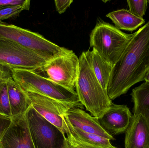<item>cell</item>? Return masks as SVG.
Instances as JSON below:
<instances>
[{
  "mask_svg": "<svg viewBox=\"0 0 149 148\" xmlns=\"http://www.w3.org/2000/svg\"><path fill=\"white\" fill-rule=\"evenodd\" d=\"M12 117L0 114V141L9 127Z\"/></svg>",
  "mask_w": 149,
  "mask_h": 148,
  "instance_id": "23",
  "label": "cell"
},
{
  "mask_svg": "<svg viewBox=\"0 0 149 148\" xmlns=\"http://www.w3.org/2000/svg\"><path fill=\"white\" fill-rule=\"evenodd\" d=\"M149 69V21L133 34L121 56L113 66L107 89L111 101L144 81Z\"/></svg>",
  "mask_w": 149,
  "mask_h": 148,
  "instance_id": "1",
  "label": "cell"
},
{
  "mask_svg": "<svg viewBox=\"0 0 149 148\" xmlns=\"http://www.w3.org/2000/svg\"><path fill=\"white\" fill-rule=\"evenodd\" d=\"M12 77L25 92L39 94L60 102L82 108L76 92H72L35 71L11 69Z\"/></svg>",
  "mask_w": 149,
  "mask_h": 148,
  "instance_id": "3",
  "label": "cell"
},
{
  "mask_svg": "<svg viewBox=\"0 0 149 148\" xmlns=\"http://www.w3.org/2000/svg\"><path fill=\"white\" fill-rule=\"evenodd\" d=\"M134 103V115H141L149 125V83L145 82L133 89L131 94Z\"/></svg>",
  "mask_w": 149,
  "mask_h": 148,
  "instance_id": "17",
  "label": "cell"
},
{
  "mask_svg": "<svg viewBox=\"0 0 149 148\" xmlns=\"http://www.w3.org/2000/svg\"><path fill=\"white\" fill-rule=\"evenodd\" d=\"M133 116L127 106L112 103L110 107L100 118H97L101 127L109 135L114 136L126 132Z\"/></svg>",
  "mask_w": 149,
  "mask_h": 148,
  "instance_id": "11",
  "label": "cell"
},
{
  "mask_svg": "<svg viewBox=\"0 0 149 148\" xmlns=\"http://www.w3.org/2000/svg\"><path fill=\"white\" fill-rule=\"evenodd\" d=\"M133 36L107 23L100 22L92 30L90 44L101 57L113 66L123 54Z\"/></svg>",
  "mask_w": 149,
  "mask_h": 148,
  "instance_id": "4",
  "label": "cell"
},
{
  "mask_svg": "<svg viewBox=\"0 0 149 148\" xmlns=\"http://www.w3.org/2000/svg\"><path fill=\"white\" fill-rule=\"evenodd\" d=\"M84 53L86 59L95 75L103 89L107 90L113 66L104 61L94 49Z\"/></svg>",
  "mask_w": 149,
  "mask_h": 148,
  "instance_id": "15",
  "label": "cell"
},
{
  "mask_svg": "<svg viewBox=\"0 0 149 148\" xmlns=\"http://www.w3.org/2000/svg\"><path fill=\"white\" fill-rule=\"evenodd\" d=\"M0 114L12 117L8 94L7 81H0Z\"/></svg>",
  "mask_w": 149,
  "mask_h": 148,
  "instance_id": "20",
  "label": "cell"
},
{
  "mask_svg": "<svg viewBox=\"0 0 149 148\" xmlns=\"http://www.w3.org/2000/svg\"><path fill=\"white\" fill-rule=\"evenodd\" d=\"M79 68L76 83V93L81 103L94 117L100 118L112 104L83 52L79 58Z\"/></svg>",
  "mask_w": 149,
  "mask_h": 148,
  "instance_id": "2",
  "label": "cell"
},
{
  "mask_svg": "<svg viewBox=\"0 0 149 148\" xmlns=\"http://www.w3.org/2000/svg\"><path fill=\"white\" fill-rule=\"evenodd\" d=\"M66 123L70 133L79 141L94 147L103 148H117L111 144L110 140L97 135L83 132L72 127L66 121Z\"/></svg>",
  "mask_w": 149,
  "mask_h": 148,
  "instance_id": "18",
  "label": "cell"
},
{
  "mask_svg": "<svg viewBox=\"0 0 149 148\" xmlns=\"http://www.w3.org/2000/svg\"><path fill=\"white\" fill-rule=\"evenodd\" d=\"M64 117L67 123L73 127L110 140H114L101 127L97 118L90 115L81 109L77 107L71 108L65 114Z\"/></svg>",
  "mask_w": 149,
  "mask_h": 148,
  "instance_id": "12",
  "label": "cell"
},
{
  "mask_svg": "<svg viewBox=\"0 0 149 148\" xmlns=\"http://www.w3.org/2000/svg\"><path fill=\"white\" fill-rule=\"evenodd\" d=\"M30 7V1L26 0L23 4L7 6L0 9V22L17 16L23 10H29Z\"/></svg>",
  "mask_w": 149,
  "mask_h": 148,
  "instance_id": "19",
  "label": "cell"
},
{
  "mask_svg": "<svg viewBox=\"0 0 149 148\" xmlns=\"http://www.w3.org/2000/svg\"><path fill=\"white\" fill-rule=\"evenodd\" d=\"M144 81H145V82H147L149 83V69L146 72L145 76H144Z\"/></svg>",
  "mask_w": 149,
  "mask_h": 148,
  "instance_id": "27",
  "label": "cell"
},
{
  "mask_svg": "<svg viewBox=\"0 0 149 148\" xmlns=\"http://www.w3.org/2000/svg\"><path fill=\"white\" fill-rule=\"evenodd\" d=\"M25 92L29 98L30 106L38 114L58 128L65 134L69 133L65 114L71 108L74 107L39 94Z\"/></svg>",
  "mask_w": 149,
  "mask_h": 148,
  "instance_id": "9",
  "label": "cell"
},
{
  "mask_svg": "<svg viewBox=\"0 0 149 148\" xmlns=\"http://www.w3.org/2000/svg\"><path fill=\"white\" fill-rule=\"evenodd\" d=\"M0 148H36L25 114L12 117L9 127L0 141Z\"/></svg>",
  "mask_w": 149,
  "mask_h": 148,
  "instance_id": "10",
  "label": "cell"
},
{
  "mask_svg": "<svg viewBox=\"0 0 149 148\" xmlns=\"http://www.w3.org/2000/svg\"><path fill=\"white\" fill-rule=\"evenodd\" d=\"M72 0H56L55 1V5L57 11L59 14H62L65 12L67 8L72 3Z\"/></svg>",
  "mask_w": 149,
  "mask_h": 148,
  "instance_id": "24",
  "label": "cell"
},
{
  "mask_svg": "<svg viewBox=\"0 0 149 148\" xmlns=\"http://www.w3.org/2000/svg\"><path fill=\"white\" fill-rule=\"evenodd\" d=\"M148 2L149 3V1H148Z\"/></svg>",
  "mask_w": 149,
  "mask_h": 148,
  "instance_id": "28",
  "label": "cell"
},
{
  "mask_svg": "<svg viewBox=\"0 0 149 148\" xmlns=\"http://www.w3.org/2000/svg\"><path fill=\"white\" fill-rule=\"evenodd\" d=\"M26 0H0V9L9 6L23 4Z\"/></svg>",
  "mask_w": 149,
  "mask_h": 148,
  "instance_id": "26",
  "label": "cell"
},
{
  "mask_svg": "<svg viewBox=\"0 0 149 148\" xmlns=\"http://www.w3.org/2000/svg\"><path fill=\"white\" fill-rule=\"evenodd\" d=\"M7 85L12 117L25 114L30 106L25 91L14 81L12 76L7 80Z\"/></svg>",
  "mask_w": 149,
  "mask_h": 148,
  "instance_id": "14",
  "label": "cell"
},
{
  "mask_svg": "<svg viewBox=\"0 0 149 148\" xmlns=\"http://www.w3.org/2000/svg\"><path fill=\"white\" fill-rule=\"evenodd\" d=\"M110 18L118 29L132 31L145 23L143 18L136 16L125 9L118 10L108 13L106 15Z\"/></svg>",
  "mask_w": 149,
  "mask_h": 148,
  "instance_id": "16",
  "label": "cell"
},
{
  "mask_svg": "<svg viewBox=\"0 0 149 148\" xmlns=\"http://www.w3.org/2000/svg\"><path fill=\"white\" fill-rule=\"evenodd\" d=\"M125 148H149V125L141 115H133L126 131Z\"/></svg>",
  "mask_w": 149,
  "mask_h": 148,
  "instance_id": "13",
  "label": "cell"
},
{
  "mask_svg": "<svg viewBox=\"0 0 149 148\" xmlns=\"http://www.w3.org/2000/svg\"><path fill=\"white\" fill-rule=\"evenodd\" d=\"M49 61L14 42L0 39V64L11 69L36 71Z\"/></svg>",
  "mask_w": 149,
  "mask_h": 148,
  "instance_id": "8",
  "label": "cell"
},
{
  "mask_svg": "<svg viewBox=\"0 0 149 148\" xmlns=\"http://www.w3.org/2000/svg\"><path fill=\"white\" fill-rule=\"evenodd\" d=\"M127 3L129 8V10L132 14L137 17L143 18L148 8V0H128Z\"/></svg>",
  "mask_w": 149,
  "mask_h": 148,
  "instance_id": "21",
  "label": "cell"
},
{
  "mask_svg": "<svg viewBox=\"0 0 149 148\" xmlns=\"http://www.w3.org/2000/svg\"><path fill=\"white\" fill-rule=\"evenodd\" d=\"M79 68V58L72 51L50 60L35 72L42 73V76L70 91L76 92L74 88Z\"/></svg>",
  "mask_w": 149,
  "mask_h": 148,
  "instance_id": "7",
  "label": "cell"
},
{
  "mask_svg": "<svg viewBox=\"0 0 149 148\" xmlns=\"http://www.w3.org/2000/svg\"><path fill=\"white\" fill-rule=\"evenodd\" d=\"M66 135L69 148H103L91 146L81 142L75 139L70 131Z\"/></svg>",
  "mask_w": 149,
  "mask_h": 148,
  "instance_id": "22",
  "label": "cell"
},
{
  "mask_svg": "<svg viewBox=\"0 0 149 148\" xmlns=\"http://www.w3.org/2000/svg\"><path fill=\"white\" fill-rule=\"evenodd\" d=\"M12 76L11 70L7 67L0 64V81H7Z\"/></svg>",
  "mask_w": 149,
  "mask_h": 148,
  "instance_id": "25",
  "label": "cell"
},
{
  "mask_svg": "<svg viewBox=\"0 0 149 148\" xmlns=\"http://www.w3.org/2000/svg\"><path fill=\"white\" fill-rule=\"evenodd\" d=\"M0 39L14 42L48 61L72 51L48 41L38 33L2 22H0Z\"/></svg>",
  "mask_w": 149,
  "mask_h": 148,
  "instance_id": "5",
  "label": "cell"
},
{
  "mask_svg": "<svg viewBox=\"0 0 149 148\" xmlns=\"http://www.w3.org/2000/svg\"><path fill=\"white\" fill-rule=\"evenodd\" d=\"M32 141L36 148H69L67 137L30 106L25 114Z\"/></svg>",
  "mask_w": 149,
  "mask_h": 148,
  "instance_id": "6",
  "label": "cell"
}]
</instances>
